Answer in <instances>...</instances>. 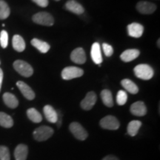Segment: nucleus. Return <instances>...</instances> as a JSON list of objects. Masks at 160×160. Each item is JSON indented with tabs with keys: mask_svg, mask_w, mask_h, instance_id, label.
I'll use <instances>...</instances> for the list:
<instances>
[{
	"mask_svg": "<svg viewBox=\"0 0 160 160\" xmlns=\"http://www.w3.org/2000/svg\"><path fill=\"white\" fill-rule=\"evenodd\" d=\"M133 71L136 77L143 80H149L153 77V68L146 64H141L136 66Z\"/></svg>",
	"mask_w": 160,
	"mask_h": 160,
	"instance_id": "nucleus-1",
	"label": "nucleus"
},
{
	"mask_svg": "<svg viewBox=\"0 0 160 160\" xmlns=\"http://www.w3.org/2000/svg\"><path fill=\"white\" fill-rule=\"evenodd\" d=\"M53 134V130L48 126H40L33 131V137L38 142H44Z\"/></svg>",
	"mask_w": 160,
	"mask_h": 160,
	"instance_id": "nucleus-2",
	"label": "nucleus"
},
{
	"mask_svg": "<svg viewBox=\"0 0 160 160\" xmlns=\"http://www.w3.org/2000/svg\"><path fill=\"white\" fill-rule=\"evenodd\" d=\"M13 68L20 75L25 77H30L33 75V69L28 63L22 60H17L13 62Z\"/></svg>",
	"mask_w": 160,
	"mask_h": 160,
	"instance_id": "nucleus-3",
	"label": "nucleus"
},
{
	"mask_svg": "<svg viewBox=\"0 0 160 160\" xmlns=\"http://www.w3.org/2000/svg\"><path fill=\"white\" fill-rule=\"evenodd\" d=\"M32 19L35 23L45 26H52L54 23V19L47 12H39L33 16Z\"/></svg>",
	"mask_w": 160,
	"mask_h": 160,
	"instance_id": "nucleus-4",
	"label": "nucleus"
},
{
	"mask_svg": "<svg viewBox=\"0 0 160 160\" xmlns=\"http://www.w3.org/2000/svg\"><path fill=\"white\" fill-rule=\"evenodd\" d=\"M84 71L82 68L77 67L70 66L63 69L62 71V78L65 80H71L75 78L81 77L83 75Z\"/></svg>",
	"mask_w": 160,
	"mask_h": 160,
	"instance_id": "nucleus-5",
	"label": "nucleus"
},
{
	"mask_svg": "<svg viewBox=\"0 0 160 160\" xmlns=\"http://www.w3.org/2000/svg\"><path fill=\"white\" fill-rule=\"evenodd\" d=\"M100 126L104 129L115 131L119 128V120L113 116H107L100 120Z\"/></svg>",
	"mask_w": 160,
	"mask_h": 160,
	"instance_id": "nucleus-6",
	"label": "nucleus"
},
{
	"mask_svg": "<svg viewBox=\"0 0 160 160\" xmlns=\"http://www.w3.org/2000/svg\"><path fill=\"white\" fill-rule=\"evenodd\" d=\"M69 129L74 137L77 138V139L81 140V141H84L88 138V132L78 122H72L69 126Z\"/></svg>",
	"mask_w": 160,
	"mask_h": 160,
	"instance_id": "nucleus-7",
	"label": "nucleus"
},
{
	"mask_svg": "<svg viewBox=\"0 0 160 160\" xmlns=\"http://www.w3.org/2000/svg\"><path fill=\"white\" fill-rule=\"evenodd\" d=\"M97 97L96 93L93 91L88 92L85 97L84 98L82 101L81 102V108L85 111H90V110L93 108L97 102Z\"/></svg>",
	"mask_w": 160,
	"mask_h": 160,
	"instance_id": "nucleus-8",
	"label": "nucleus"
},
{
	"mask_svg": "<svg viewBox=\"0 0 160 160\" xmlns=\"http://www.w3.org/2000/svg\"><path fill=\"white\" fill-rule=\"evenodd\" d=\"M157 9L155 4L149 2H139L137 5V10L142 14H151Z\"/></svg>",
	"mask_w": 160,
	"mask_h": 160,
	"instance_id": "nucleus-9",
	"label": "nucleus"
},
{
	"mask_svg": "<svg viewBox=\"0 0 160 160\" xmlns=\"http://www.w3.org/2000/svg\"><path fill=\"white\" fill-rule=\"evenodd\" d=\"M71 59L74 63L82 65L86 62V56L85 51L82 48H77L72 51L71 54Z\"/></svg>",
	"mask_w": 160,
	"mask_h": 160,
	"instance_id": "nucleus-10",
	"label": "nucleus"
},
{
	"mask_svg": "<svg viewBox=\"0 0 160 160\" xmlns=\"http://www.w3.org/2000/svg\"><path fill=\"white\" fill-rule=\"evenodd\" d=\"M44 114L46 119L51 123H57L58 119H59V115L57 111L53 108L51 105H45L43 108Z\"/></svg>",
	"mask_w": 160,
	"mask_h": 160,
	"instance_id": "nucleus-11",
	"label": "nucleus"
},
{
	"mask_svg": "<svg viewBox=\"0 0 160 160\" xmlns=\"http://www.w3.org/2000/svg\"><path fill=\"white\" fill-rule=\"evenodd\" d=\"M131 113L137 117H143L147 113V108L143 102L139 101L131 106Z\"/></svg>",
	"mask_w": 160,
	"mask_h": 160,
	"instance_id": "nucleus-12",
	"label": "nucleus"
},
{
	"mask_svg": "<svg viewBox=\"0 0 160 160\" xmlns=\"http://www.w3.org/2000/svg\"><path fill=\"white\" fill-rule=\"evenodd\" d=\"M17 86L22 95L26 99L28 100H33L35 98V93L33 90L29 87L27 84L22 81H19L17 82Z\"/></svg>",
	"mask_w": 160,
	"mask_h": 160,
	"instance_id": "nucleus-13",
	"label": "nucleus"
},
{
	"mask_svg": "<svg viewBox=\"0 0 160 160\" xmlns=\"http://www.w3.org/2000/svg\"><path fill=\"white\" fill-rule=\"evenodd\" d=\"M144 31V28L141 24L133 22L128 25V32L130 37L139 38L142 37Z\"/></svg>",
	"mask_w": 160,
	"mask_h": 160,
	"instance_id": "nucleus-14",
	"label": "nucleus"
},
{
	"mask_svg": "<svg viewBox=\"0 0 160 160\" xmlns=\"http://www.w3.org/2000/svg\"><path fill=\"white\" fill-rule=\"evenodd\" d=\"M65 8L68 11L75 13V14L80 15L82 14L85 12V9L79 2H77L75 0H69L65 4Z\"/></svg>",
	"mask_w": 160,
	"mask_h": 160,
	"instance_id": "nucleus-15",
	"label": "nucleus"
},
{
	"mask_svg": "<svg viewBox=\"0 0 160 160\" xmlns=\"http://www.w3.org/2000/svg\"><path fill=\"white\" fill-rule=\"evenodd\" d=\"M91 55L93 62L97 64V65H101L102 62V57L101 48H100V45L99 42H95L93 44L91 47Z\"/></svg>",
	"mask_w": 160,
	"mask_h": 160,
	"instance_id": "nucleus-16",
	"label": "nucleus"
},
{
	"mask_svg": "<svg viewBox=\"0 0 160 160\" xmlns=\"http://www.w3.org/2000/svg\"><path fill=\"white\" fill-rule=\"evenodd\" d=\"M140 54V52L137 49H128L126 50L120 56V59L125 62H129L137 59Z\"/></svg>",
	"mask_w": 160,
	"mask_h": 160,
	"instance_id": "nucleus-17",
	"label": "nucleus"
},
{
	"mask_svg": "<svg viewBox=\"0 0 160 160\" xmlns=\"http://www.w3.org/2000/svg\"><path fill=\"white\" fill-rule=\"evenodd\" d=\"M28 153V146L24 144L17 145L14 151V157L16 160H26Z\"/></svg>",
	"mask_w": 160,
	"mask_h": 160,
	"instance_id": "nucleus-18",
	"label": "nucleus"
},
{
	"mask_svg": "<svg viewBox=\"0 0 160 160\" xmlns=\"http://www.w3.org/2000/svg\"><path fill=\"white\" fill-rule=\"evenodd\" d=\"M3 101L10 108H16L19 105V101L14 95L11 93H5L3 95Z\"/></svg>",
	"mask_w": 160,
	"mask_h": 160,
	"instance_id": "nucleus-19",
	"label": "nucleus"
},
{
	"mask_svg": "<svg viewBox=\"0 0 160 160\" xmlns=\"http://www.w3.org/2000/svg\"><path fill=\"white\" fill-rule=\"evenodd\" d=\"M31 43L33 47H35L38 50V51L43 53H47V52L50 50V48H51L48 43L38 39H33L31 40Z\"/></svg>",
	"mask_w": 160,
	"mask_h": 160,
	"instance_id": "nucleus-20",
	"label": "nucleus"
},
{
	"mask_svg": "<svg viewBox=\"0 0 160 160\" xmlns=\"http://www.w3.org/2000/svg\"><path fill=\"white\" fill-rule=\"evenodd\" d=\"M13 48L15 51L18 52H22L25 49V42L23 38L19 35H14L12 39Z\"/></svg>",
	"mask_w": 160,
	"mask_h": 160,
	"instance_id": "nucleus-21",
	"label": "nucleus"
},
{
	"mask_svg": "<svg viewBox=\"0 0 160 160\" xmlns=\"http://www.w3.org/2000/svg\"><path fill=\"white\" fill-rule=\"evenodd\" d=\"M121 85H122V87L126 91L132 93V94H137L138 92H139V88L131 80L128 79H123L121 82Z\"/></svg>",
	"mask_w": 160,
	"mask_h": 160,
	"instance_id": "nucleus-22",
	"label": "nucleus"
},
{
	"mask_svg": "<svg viewBox=\"0 0 160 160\" xmlns=\"http://www.w3.org/2000/svg\"><path fill=\"white\" fill-rule=\"evenodd\" d=\"M142 126V122L139 120H133L131 122H129L128 125L127 131L128 133L131 136V137H135L137 134L138 131Z\"/></svg>",
	"mask_w": 160,
	"mask_h": 160,
	"instance_id": "nucleus-23",
	"label": "nucleus"
},
{
	"mask_svg": "<svg viewBox=\"0 0 160 160\" xmlns=\"http://www.w3.org/2000/svg\"><path fill=\"white\" fill-rule=\"evenodd\" d=\"M101 98L104 105L108 108H112L113 106V100L111 92L109 90L105 89L101 92Z\"/></svg>",
	"mask_w": 160,
	"mask_h": 160,
	"instance_id": "nucleus-24",
	"label": "nucleus"
},
{
	"mask_svg": "<svg viewBox=\"0 0 160 160\" xmlns=\"http://www.w3.org/2000/svg\"><path fill=\"white\" fill-rule=\"evenodd\" d=\"M0 125L5 128H10L13 125V120L7 113L0 112Z\"/></svg>",
	"mask_w": 160,
	"mask_h": 160,
	"instance_id": "nucleus-25",
	"label": "nucleus"
},
{
	"mask_svg": "<svg viewBox=\"0 0 160 160\" xmlns=\"http://www.w3.org/2000/svg\"><path fill=\"white\" fill-rule=\"evenodd\" d=\"M27 116L31 121L34 123H39L42 120V117L41 113L35 108H29L27 111Z\"/></svg>",
	"mask_w": 160,
	"mask_h": 160,
	"instance_id": "nucleus-26",
	"label": "nucleus"
},
{
	"mask_svg": "<svg viewBox=\"0 0 160 160\" xmlns=\"http://www.w3.org/2000/svg\"><path fill=\"white\" fill-rule=\"evenodd\" d=\"M11 10L4 0H0V19H5L10 16Z\"/></svg>",
	"mask_w": 160,
	"mask_h": 160,
	"instance_id": "nucleus-27",
	"label": "nucleus"
},
{
	"mask_svg": "<svg viewBox=\"0 0 160 160\" xmlns=\"http://www.w3.org/2000/svg\"><path fill=\"white\" fill-rule=\"evenodd\" d=\"M128 95L127 93L124 91H119L117 96V102L119 105H124L127 102Z\"/></svg>",
	"mask_w": 160,
	"mask_h": 160,
	"instance_id": "nucleus-28",
	"label": "nucleus"
},
{
	"mask_svg": "<svg viewBox=\"0 0 160 160\" xmlns=\"http://www.w3.org/2000/svg\"><path fill=\"white\" fill-rule=\"evenodd\" d=\"M0 45L2 48H6L8 45V34L6 31H2L0 33Z\"/></svg>",
	"mask_w": 160,
	"mask_h": 160,
	"instance_id": "nucleus-29",
	"label": "nucleus"
},
{
	"mask_svg": "<svg viewBox=\"0 0 160 160\" xmlns=\"http://www.w3.org/2000/svg\"><path fill=\"white\" fill-rule=\"evenodd\" d=\"M0 160H11L10 151L6 146H0Z\"/></svg>",
	"mask_w": 160,
	"mask_h": 160,
	"instance_id": "nucleus-30",
	"label": "nucleus"
},
{
	"mask_svg": "<svg viewBox=\"0 0 160 160\" xmlns=\"http://www.w3.org/2000/svg\"><path fill=\"white\" fill-rule=\"evenodd\" d=\"M102 49H103L104 53H105V55L106 56V57H110L113 55V48H112L111 45H110L107 43H103Z\"/></svg>",
	"mask_w": 160,
	"mask_h": 160,
	"instance_id": "nucleus-31",
	"label": "nucleus"
},
{
	"mask_svg": "<svg viewBox=\"0 0 160 160\" xmlns=\"http://www.w3.org/2000/svg\"><path fill=\"white\" fill-rule=\"evenodd\" d=\"M33 2L37 4V5L40 6L42 8H45L48 5V0H32Z\"/></svg>",
	"mask_w": 160,
	"mask_h": 160,
	"instance_id": "nucleus-32",
	"label": "nucleus"
},
{
	"mask_svg": "<svg viewBox=\"0 0 160 160\" xmlns=\"http://www.w3.org/2000/svg\"><path fill=\"white\" fill-rule=\"evenodd\" d=\"M102 160H119L117 157L113 155H108L105 157H104Z\"/></svg>",
	"mask_w": 160,
	"mask_h": 160,
	"instance_id": "nucleus-33",
	"label": "nucleus"
},
{
	"mask_svg": "<svg viewBox=\"0 0 160 160\" xmlns=\"http://www.w3.org/2000/svg\"><path fill=\"white\" fill-rule=\"evenodd\" d=\"M2 80H3V71H2V70L0 68V91H1L2 84Z\"/></svg>",
	"mask_w": 160,
	"mask_h": 160,
	"instance_id": "nucleus-34",
	"label": "nucleus"
},
{
	"mask_svg": "<svg viewBox=\"0 0 160 160\" xmlns=\"http://www.w3.org/2000/svg\"><path fill=\"white\" fill-rule=\"evenodd\" d=\"M159 42H160V39H158V48H160V45H159Z\"/></svg>",
	"mask_w": 160,
	"mask_h": 160,
	"instance_id": "nucleus-35",
	"label": "nucleus"
},
{
	"mask_svg": "<svg viewBox=\"0 0 160 160\" xmlns=\"http://www.w3.org/2000/svg\"><path fill=\"white\" fill-rule=\"evenodd\" d=\"M55 1H59V0H55Z\"/></svg>",
	"mask_w": 160,
	"mask_h": 160,
	"instance_id": "nucleus-36",
	"label": "nucleus"
},
{
	"mask_svg": "<svg viewBox=\"0 0 160 160\" xmlns=\"http://www.w3.org/2000/svg\"><path fill=\"white\" fill-rule=\"evenodd\" d=\"M0 63H1V62H0Z\"/></svg>",
	"mask_w": 160,
	"mask_h": 160,
	"instance_id": "nucleus-37",
	"label": "nucleus"
}]
</instances>
